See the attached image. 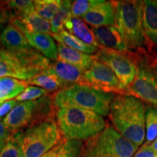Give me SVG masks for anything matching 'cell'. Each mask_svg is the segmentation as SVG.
<instances>
[{"label":"cell","mask_w":157,"mask_h":157,"mask_svg":"<svg viewBox=\"0 0 157 157\" xmlns=\"http://www.w3.org/2000/svg\"><path fill=\"white\" fill-rule=\"evenodd\" d=\"M19 103L15 99L5 102L0 105V121L10 112Z\"/></svg>","instance_id":"836d02e7"},{"label":"cell","mask_w":157,"mask_h":157,"mask_svg":"<svg viewBox=\"0 0 157 157\" xmlns=\"http://www.w3.org/2000/svg\"><path fill=\"white\" fill-rule=\"evenodd\" d=\"M3 26H0V34H1V32L2 31V30H3ZM1 48H2V44H1V42H0V49Z\"/></svg>","instance_id":"74e56055"},{"label":"cell","mask_w":157,"mask_h":157,"mask_svg":"<svg viewBox=\"0 0 157 157\" xmlns=\"http://www.w3.org/2000/svg\"><path fill=\"white\" fill-rule=\"evenodd\" d=\"M56 121L65 140L84 141L106 127L103 117L75 107L56 109Z\"/></svg>","instance_id":"7a4b0ae2"},{"label":"cell","mask_w":157,"mask_h":157,"mask_svg":"<svg viewBox=\"0 0 157 157\" xmlns=\"http://www.w3.org/2000/svg\"><path fill=\"white\" fill-rule=\"evenodd\" d=\"M13 133L15 132H11L9 129H7L4 125L2 121H0V153L2 151L6 143L10 140Z\"/></svg>","instance_id":"d6a6232c"},{"label":"cell","mask_w":157,"mask_h":157,"mask_svg":"<svg viewBox=\"0 0 157 157\" xmlns=\"http://www.w3.org/2000/svg\"><path fill=\"white\" fill-rule=\"evenodd\" d=\"M48 95H50L47 90H45L43 88L36 87V86L30 85L27 86V87L23 90L18 96H17L15 98L16 101L19 102H26L36 101L39 98L44 97Z\"/></svg>","instance_id":"f1b7e54d"},{"label":"cell","mask_w":157,"mask_h":157,"mask_svg":"<svg viewBox=\"0 0 157 157\" xmlns=\"http://www.w3.org/2000/svg\"><path fill=\"white\" fill-rule=\"evenodd\" d=\"M115 8L116 24L129 51L143 49L149 43L143 26V1H112Z\"/></svg>","instance_id":"8992f818"},{"label":"cell","mask_w":157,"mask_h":157,"mask_svg":"<svg viewBox=\"0 0 157 157\" xmlns=\"http://www.w3.org/2000/svg\"><path fill=\"white\" fill-rule=\"evenodd\" d=\"M80 18L92 27L115 25L116 15L113 2L96 0L91 9Z\"/></svg>","instance_id":"4fadbf2b"},{"label":"cell","mask_w":157,"mask_h":157,"mask_svg":"<svg viewBox=\"0 0 157 157\" xmlns=\"http://www.w3.org/2000/svg\"><path fill=\"white\" fill-rule=\"evenodd\" d=\"M45 71L56 75L68 87L74 84H82L84 71L67 63L52 61Z\"/></svg>","instance_id":"9a60e30c"},{"label":"cell","mask_w":157,"mask_h":157,"mask_svg":"<svg viewBox=\"0 0 157 157\" xmlns=\"http://www.w3.org/2000/svg\"><path fill=\"white\" fill-rule=\"evenodd\" d=\"M84 141L64 140L56 147L54 154L50 157H78Z\"/></svg>","instance_id":"484cf974"},{"label":"cell","mask_w":157,"mask_h":157,"mask_svg":"<svg viewBox=\"0 0 157 157\" xmlns=\"http://www.w3.org/2000/svg\"><path fill=\"white\" fill-rule=\"evenodd\" d=\"M138 149L113 127L84 140L78 157H132Z\"/></svg>","instance_id":"52a82bcc"},{"label":"cell","mask_w":157,"mask_h":157,"mask_svg":"<svg viewBox=\"0 0 157 157\" xmlns=\"http://www.w3.org/2000/svg\"><path fill=\"white\" fill-rule=\"evenodd\" d=\"M51 60L31 48L21 51L0 49V77L28 81L46 70Z\"/></svg>","instance_id":"277c9868"},{"label":"cell","mask_w":157,"mask_h":157,"mask_svg":"<svg viewBox=\"0 0 157 157\" xmlns=\"http://www.w3.org/2000/svg\"><path fill=\"white\" fill-rule=\"evenodd\" d=\"M27 86L25 81L10 77H0V105L18 96Z\"/></svg>","instance_id":"44dd1931"},{"label":"cell","mask_w":157,"mask_h":157,"mask_svg":"<svg viewBox=\"0 0 157 157\" xmlns=\"http://www.w3.org/2000/svg\"><path fill=\"white\" fill-rule=\"evenodd\" d=\"M64 29L74 35L85 44L101 48L92 29L87 26V23L80 17H71L64 25Z\"/></svg>","instance_id":"d6986e66"},{"label":"cell","mask_w":157,"mask_h":157,"mask_svg":"<svg viewBox=\"0 0 157 157\" xmlns=\"http://www.w3.org/2000/svg\"><path fill=\"white\" fill-rule=\"evenodd\" d=\"M143 26L149 45L157 46V0L143 1Z\"/></svg>","instance_id":"ac0fdd59"},{"label":"cell","mask_w":157,"mask_h":157,"mask_svg":"<svg viewBox=\"0 0 157 157\" xmlns=\"http://www.w3.org/2000/svg\"><path fill=\"white\" fill-rule=\"evenodd\" d=\"M0 42L3 48L10 50L21 51L32 48L24 34L11 23L6 25L1 32Z\"/></svg>","instance_id":"e0dca14e"},{"label":"cell","mask_w":157,"mask_h":157,"mask_svg":"<svg viewBox=\"0 0 157 157\" xmlns=\"http://www.w3.org/2000/svg\"><path fill=\"white\" fill-rule=\"evenodd\" d=\"M60 2V0H36L34 1V6L39 16L51 21L59 10Z\"/></svg>","instance_id":"4316f807"},{"label":"cell","mask_w":157,"mask_h":157,"mask_svg":"<svg viewBox=\"0 0 157 157\" xmlns=\"http://www.w3.org/2000/svg\"><path fill=\"white\" fill-rule=\"evenodd\" d=\"M146 110L138 98L116 95L110 105L109 117L119 134L139 147L146 139Z\"/></svg>","instance_id":"6da1fadb"},{"label":"cell","mask_w":157,"mask_h":157,"mask_svg":"<svg viewBox=\"0 0 157 157\" xmlns=\"http://www.w3.org/2000/svg\"><path fill=\"white\" fill-rule=\"evenodd\" d=\"M95 56L114 72L126 95V88L133 82L137 74V68L130 51L122 52L102 47Z\"/></svg>","instance_id":"30bf717a"},{"label":"cell","mask_w":157,"mask_h":157,"mask_svg":"<svg viewBox=\"0 0 157 157\" xmlns=\"http://www.w3.org/2000/svg\"><path fill=\"white\" fill-rule=\"evenodd\" d=\"M72 2L69 0H62L60 7L56 14L50 21L51 34H56L63 29L66 21L71 17V10Z\"/></svg>","instance_id":"d4e9b609"},{"label":"cell","mask_w":157,"mask_h":157,"mask_svg":"<svg viewBox=\"0 0 157 157\" xmlns=\"http://www.w3.org/2000/svg\"><path fill=\"white\" fill-rule=\"evenodd\" d=\"M11 18L8 12L3 5L2 1H0V26H3L6 23H10Z\"/></svg>","instance_id":"e575fe53"},{"label":"cell","mask_w":157,"mask_h":157,"mask_svg":"<svg viewBox=\"0 0 157 157\" xmlns=\"http://www.w3.org/2000/svg\"><path fill=\"white\" fill-rule=\"evenodd\" d=\"M10 23L17 27L24 34L29 44L33 49L38 51L49 60L52 61L58 60V45L51 34L29 31L23 26L19 19L13 20Z\"/></svg>","instance_id":"7c38bea8"},{"label":"cell","mask_w":157,"mask_h":157,"mask_svg":"<svg viewBox=\"0 0 157 157\" xmlns=\"http://www.w3.org/2000/svg\"><path fill=\"white\" fill-rule=\"evenodd\" d=\"M55 151H56V147H55L54 148H52V150H50L49 152L47 153V154H45L44 155H43V156H41V157H50L51 156H52V154H54Z\"/></svg>","instance_id":"d590c367"},{"label":"cell","mask_w":157,"mask_h":157,"mask_svg":"<svg viewBox=\"0 0 157 157\" xmlns=\"http://www.w3.org/2000/svg\"><path fill=\"white\" fill-rule=\"evenodd\" d=\"M0 157H21L19 145L15 132L13 133L10 140L6 143L2 151L0 153Z\"/></svg>","instance_id":"4dcf8cb0"},{"label":"cell","mask_w":157,"mask_h":157,"mask_svg":"<svg viewBox=\"0 0 157 157\" xmlns=\"http://www.w3.org/2000/svg\"><path fill=\"white\" fill-rule=\"evenodd\" d=\"M137 68L133 82L126 88V95H132L143 102L157 105V58H153L140 49L130 51Z\"/></svg>","instance_id":"ba28073f"},{"label":"cell","mask_w":157,"mask_h":157,"mask_svg":"<svg viewBox=\"0 0 157 157\" xmlns=\"http://www.w3.org/2000/svg\"><path fill=\"white\" fill-rule=\"evenodd\" d=\"M132 157H157V152L155 151L150 144L144 143Z\"/></svg>","instance_id":"1f68e13d"},{"label":"cell","mask_w":157,"mask_h":157,"mask_svg":"<svg viewBox=\"0 0 157 157\" xmlns=\"http://www.w3.org/2000/svg\"><path fill=\"white\" fill-rule=\"evenodd\" d=\"M23 26L29 31L42 34H51L50 22L37 14L35 9L19 19Z\"/></svg>","instance_id":"603a6c76"},{"label":"cell","mask_w":157,"mask_h":157,"mask_svg":"<svg viewBox=\"0 0 157 157\" xmlns=\"http://www.w3.org/2000/svg\"><path fill=\"white\" fill-rule=\"evenodd\" d=\"M25 82L27 84H32L34 86L43 88L49 93H53V94L68 87L56 75L49 73L45 70Z\"/></svg>","instance_id":"7402d4cb"},{"label":"cell","mask_w":157,"mask_h":157,"mask_svg":"<svg viewBox=\"0 0 157 157\" xmlns=\"http://www.w3.org/2000/svg\"><path fill=\"white\" fill-rule=\"evenodd\" d=\"M96 0H76L72 2L71 13L72 17H82L85 15L91 7L95 5Z\"/></svg>","instance_id":"f546056e"},{"label":"cell","mask_w":157,"mask_h":157,"mask_svg":"<svg viewBox=\"0 0 157 157\" xmlns=\"http://www.w3.org/2000/svg\"><path fill=\"white\" fill-rule=\"evenodd\" d=\"M150 146H151V148L154 149L155 151L157 152V137L155 139V140L152 143H151Z\"/></svg>","instance_id":"8d00e7d4"},{"label":"cell","mask_w":157,"mask_h":157,"mask_svg":"<svg viewBox=\"0 0 157 157\" xmlns=\"http://www.w3.org/2000/svg\"><path fill=\"white\" fill-rule=\"evenodd\" d=\"M15 135L21 157H41L65 140L55 118L35 124Z\"/></svg>","instance_id":"3957f363"},{"label":"cell","mask_w":157,"mask_h":157,"mask_svg":"<svg viewBox=\"0 0 157 157\" xmlns=\"http://www.w3.org/2000/svg\"><path fill=\"white\" fill-rule=\"evenodd\" d=\"M53 94L36 101L21 102L4 118L2 123L11 132H17L35 124L56 118Z\"/></svg>","instance_id":"9c48e42d"},{"label":"cell","mask_w":157,"mask_h":157,"mask_svg":"<svg viewBox=\"0 0 157 157\" xmlns=\"http://www.w3.org/2000/svg\"><path fill=\"white\" fill-rule=\"evenodd\" d=\"M82 84L105 93L125 95V90L114 72L97 59L87 70L84 71Z\"/></svg>","instance_id":"8fae6325"},{"label":"cell","mask_w":157,"mask_h":157,"mask_svg":"<svg viewBox=\"0 0 157 157\" xmlns=\"http://www.w3.org/2000/svg\"><path fill=\"white\" fill-rule=\"evenodd\" d=\"M115 95L116 94L100 91L86 84H76L53 94V100L56 109L79 108L106 117Z\"/></svg>","instance_id":"5b68a950"},{"label":"cell","mask_w":157,"mask_h":157,"mask_svg":"<svg viewBox=\"0 0 157 157\" xmlns=\"http://www.w3.org/2000/svg\"><path fill=\"white\" fill-rule=\"evenodd\" d=\"M3 5L8 12L11 21L21 19L25 14L34 10V1L31 0H10L2 1Z\"/></svg>","instance_id":"cb8c5ba5"},{"label":"cell","mask_w":157,"mask_h":157,"mask_svg":"<svg viewBox=\"0 0 157 157\" xmlns=\"http://www.w3.org/2000/svg\"><path fill=\"white\" fill-rule=\"evenodd\" d=\"M92 30L98 42L103 48L122 52L129 51L116 25L92 27Z\"/></svg>","instance_id":"5bb4252c"},{"label":"cell","mask_w":157,"mask_h":157,"mask_svg":"<svg viewBox=\"0 0 157 157\" xmlns=\"http://www.w3.org/2000/svg\"><path fill=\"white\" fill-rule=\"evenodd\" d=\"M51 36L53 37L55 40L58 42V43H62L68 48L87 55L95 56L100 50V48L97 47L85 44L65 29H63L56 34H51Z\"/></svg>","instance_id":"ffe728a7"},{"label":"cell","mask_w":157,"mask_h":157,"mask_svg":"<svg viewBox=\"0 0 157 157\" xmlns=\"http://www.w3.org/2000/svg\"><path fill=\"white\" fill-rule=\"evenodd\" d=\"M58 60L76 66L84 71L87 70L96 58L95 56L87 55L68 48L62 43L58 44Z\"/></svg>","instance_id":"2e32d148"},{"label":"cell","mask_w":157,"mask_h":157,"mask_svg":"<svg viewBox=\"0 0 157 157\" xmlns=\"http://www.w3.org/2000/svg\"><path fill=\"white\" fill-rule=\"evenodd\" d=\"M157 137V107L148 106L146 110V143L151 144Z\"/></svg>","instance_id":"83f0119b"}]
</instances>
